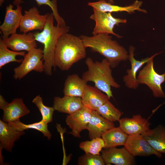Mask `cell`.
I'll return each mask as SVG.
<instances>
[{
  "label": "cell",
  "instance_id": "1",
  "mask_svg": "<svg viewBox=\"0 0 165 165\" xmlns=\"http://www.w3.org/2000/svg\"><path fill=\"white\" fill-rule=\"evenodd\" d=\"M68 33L60 37L54 53L55 67L63 71L68 70L86 56V48L80 37Z\"/></svg>",
  "mask_w": 165,
  "mask_h": 165
},
{
  "label": "cell",
  "instance_id": "2",
  "mask_svg": "<svg viewBox=\"0 0 165 165\" xmlns=\"http://www.w3.org/2000/svg\"><path fill=\"white\" fill-rule=\"evenodd\" d=\"M85 47L103 56L109 62L112 68L117 67L122 61L128 59L129 53L126 49L108 34H98L92 36H80Z\"/></svg>",
  "mask_w": 165,
  "mask_h": 165
},
{
  "label": "cell",
  "instance_id": "3",
  "mask_svg": "<svg viewBox=\"0 0 165 165\" xmlns=\"http://www.w3.org/2000/svg\"><path fill=\"white\" fill-rule=\"evenodd\" d=\"M54 18L52 13H49L43 29L40 32H37L34 34L35 40L44 45V72L49 76L52 74V68H55L54 53L58 40L61 35L68 33L70 28L66 25L63 26H55L53 24Z\"/></svg>",
  "mask_w": 165,
  "mask_h": 165
},
{
  "label": "cell",
  "instance_id": "4",
  "mask_svg": "<svg viewBox=\"0 0 165 165\" xmlns=\"http://www.w3.org/2000/svg\"><path fill=\"white\" fill-rule=\"evenodd\" d=\"M85 62L88 69L82 73V78L87 82H93L95 86L105 93L110 99L113 97L111 87L119 88L120 86L112 76V68L108 61L105 58L101 61L94 62L88 57Z\"/></svg>",
  "mask_w": 165,
  "mask_h": 165
},
{
  "label": "cell",
  "instance_id": "5",
  "mask_svg": "<svg viewBox=\"0 0 165 165\" xmlns=\"http://www.w3.org/2000/svg\"><path fill=\"white\" fill-rule=\"evenodd\" d=\"M154 58L146 63L145 65L138 73L137 79L139 84L146 85L152 91L155 98H165V93L162 84L165 81V72L160 74L155 70Z\"/></svg>",
  "mask_w": 165,
  "mask_h": 165
},
{
  "label": "cell",
  "instance_id": "6",
  "mask_svg": "<svg viewBox=\"0 0 165 165\" xmlns=\"http://www.w3.org/2000/svg\"><path fill=\"white\" fill-rule=\"evenodd\" d=\"M20 65L14 69L13 77L20 79L30 72L34 71L39 73L44 71L43 50L34 48L26 53Z\"/></svg>",
  "mask_w": 165,
  "mask_h": 165
},
{
  "label": "cell",
  "instance_id": "7",
  "mask_svg": "<svg viewBox=\"0 0 165 165\" xmlns=\"http://www.w3.org/2000/svg\"><path fill=\"white\" fill-rule=\"evenodd\" d=\"M94 13L90 17V19L95 22V25L92 33L93 35L98 34H112L118 38L122 37L115 33L113 28L115 25L119 26L121 23H127L126 19L114 17L110 13L104 12L93 9Z\"/></svg>",
  "mask_w": 165,
  "mask_h": 165
},
{
  "label": "cell",
  "instance_id": "8",
  "mask_svg": "<svg viewBox=\"0 0 165 165\" xmlns=\"http://www.w3.org/2000/svg\"><path fill=\"white\" fill-rule=\"evenodd\" d=\"M135 50V48L133 46L131 45L129 46L128 60L130 62L131 67L130 69H127L126 74L123 78V81L125 86L128 88L133 90L137 89L140 85L137 80V74L140 68L149 60L163 52L156 53L150 57H146L140 61L136 60L134 58Z\"/></svg>",
  "mask_w": 165,
  "mask_h": 165
},
{
  "label": "cell",
  "instance_id": "9",
  "mask_svg": "<svg viewBox=\"0 0 165 165\" xmlns=\"http://www.w3.org/2000/svg\"><path fill=\"white\" fill-rule=\"evenodd\" d=\"M93 110L88 107L83 106L74 113L68 115L66 119V123L72 130L68 133L75 137L80 138V133L82 130L86 129Z\"/></svg>",
  "mask_w": 165,
  "mask_h": 165
},
{
  "label": "cell",
  "instance_id": "10",
  "mask_svg": "<svg viewBox=\"0 0 165 165\" xmlns=\"http://www.w3.org/2000/svg\"><path fill=\"white\" fill-rule=\"evenodd\" d=\"M49 13L40 15L37 8L35 6L24 10L20 23V31L27 33L35 30L42 31L46 23Z\"/></svg>",
  "mask_w": 165,
  "mask_h": 165
},
{
  "label": "cell",
  "instance_id": "11",
  "mask_svg": "<svg viewBox=\"0 0 165 165\" xmlns=\"http://www.w3.org/2000/svg\"><path fill=\"white\" fill-rule=\"evenodd\" d=\"M124 147L133 156H147L154 155L158 158L162 153L153 148L141 134L129 135Z\"/></svg>",
  "mask_w": 165,
  "mask_h": 165
},
{
  "label": "cell",
  "instance_id": "12",
  "mask_svg": "<svg viewBox=\"0 0 165 165\" xmlns=\"http://www.w3.org/2000/svg\"><path fill=\"white\" fill-rule=\"evenodd\" d=\"M13 5L10 4L6 8L4 20L0 26V33L3 39L16 33L17 29L20 26L23 16L22 8L20 5L17 6L15 9H13Z\"/></svg>",
  "mask_w": 165,
  "mask_h": 165
},
{
  "label": "cell",
  "instance_id": "13",
  "mask_svg": "<svg viewBox=\"0 0 165 165\" xmlns=\"http://www.w3.org/2000/svg\"><path fill=\"white\" fill-rule=\"evenodd\" d=\"M105 164L116 165H133L135 163L134 157L124 147L104 148L101 151Z\"/></svg>",
  "mask_w": 165,
  "mask_h": 165
},
{
  "label": "cell",
  "instance_id": "14",
  "mask_svg": "<svg viewBox=\"0 0 165 165\" xmlns=\"http://www.w3.org/2000/svg\"><path fill=\"white\" fill-rule=\"evenodd\" d=\"M2 39L8 48L15 52L26 51L28 52L37 47L34 34L31 32L16 33L7 38Z\"/></svg>",
  "mask_w": 165,
  "mask_h": 165
},
{
  "label": "cell",
  "instance_id": "15",
  "mask_svg": "<svg viewBox=\"0 0 165 165\" xmlns=\"http://www.w3.org/2000/svg\"><path fill=\"white\" fill-rule=\"evenodd\" d=\"M119 127L127 135L141 134L150 129L151 123L148 119L143 118L140 114L134 115L131 118L119 119Z\"/></svg>",
  "mask_w": 165,
  "mask_h": 165
},
{
  "label": "cell",
  "instance_id": "16",
  "mask_svg": "<svg viewBox=\"0 0 165 165\" xmlns=\"http://www.w3.org/2000/svg\"><path fill=\"white\" fill-rule=\"evenodd\" d=\"M142 2L136 0L134 3L128 6H121L111 4L107 2L105 0H99L94 2H89L88 5L100 11L110 13L126 12L129 14L134 13L135 10L147 13V11L141 9Z\"/></svg>",
  "mask_w": 165,
  "mask_h": 165
},
{
  "label": "cell",
  "instance_id": "17",
  "mask_svg": "<svg viewBox=\"0 0 165 165\" xmlns=\"http://www.w3.org/2000/svg\"><path fill=\"white\" fill-rule=\"evenodd\" d=\"M2 110V120L8 123L19 120L30 112L22 98L14 99L11 102L8 103Z\"/></svg>",
  "mask_w": 165,
  "mask_h": 165
},
{
  "label": "cell",
  "instance_id": "18",
  "mask_svg": "<svg viewBox=\"0 0 165 165\" xmlns=\"http://www.w3.org/2000/svg\"><path fill=\"white\" fill-rule=\"evenodd\" d=\"M114 127L113 122L105 119L94 110L86 130L89 131V138L92 140L101 137L107 131Z\"/></svg>",
  "mask_w": 165,
  "mask_h": 165
},
{
  "label": "cell",
  "instance_id": "19",
  "mask_svg": "<svg viewBox=\"0 0 165 165\" xmlns=\"http://www.w3.org/2000/svg\"><path fill=\"white\" fill-rule=\"evenodd\" d=\"M83 106L80 97L64 95L62 97H55L54 98L53 107L55 110L60 112L71 114Z\"/></svg>",
  "mask_w": 165,
  "mask_h": 165
},
{
  "label": "cell",
  "instance_id": "20",
  "mask_svg": "<svg viewBox=\"0 0 165 165\" xmlns=\"http://www.w3.org/2000/svg\"><path fill=\"white\" fill-rule=\"evenodd\" d=\"M81 98L83 106L95 111L110 100L107 95L104 94L96 87L88 85Z\"/></svg>",
  "mask_w": 165,
  "mask_h": 165
},
{
  "label": "cell",
  "instance_id": "21",
  "mask_svg": "<svg viewBox=\"0 0 165 165\" xmlns=\"http://www.w3.org/2000/svg\"><path fill=\"white\" fill-rule=\"evenodd\" d=\"M25 134L24 131L14 130L8 123L0 120V145L6 151L12 152L15 142Z\"/></svg>",
  "mask_w": 165,
  "mask_h": 165
},
{
  "label": "cell",
  "instance_id": "22",
  "mask_svg": "<svg viewBox=\"0 0 165 165\" xmlns=\"http://www.w3.org/2000/svg\"><path fill=\"white\" fill-rule=\"evenodd\" d=\"M151 147L157 152L165 154V127L159 125L141 134Z\"/></svg>",
  "mask_w": 165,
  "mask_h": 165
},
{
  "label": "cell",
  "instance_id": "23",
  "mask_svg": "<svg viewBox=\"0 0 165 165\" xmlns=\"http://www.w3.org/2000/svg\"><path fill=\"white\" fill-rule=\"evenodd\" d=\"M87 83L77 74L69 75L64 82L63 93L64 95L82 98L87 85Z\"/></svg>",
  "mask_w": 165,
  "mask_h": 165
},
{
  "label": "cell",
  "instance_id": "24",
  "mask_svg": "<svg viewBox=\"0 0 165 165\" xmlns=\"http://www.w3.org/2000/svg\"><path fill=\"white\" fill-rule=\"evenodd\" d=\"M128 135L119 127H113L105 132L102 136L105 144L104 148L116 147L125 145Z\"/></svg>",
  "mask_w": 165,
  "mask_h": 165
},
{
  "label": "cell",
  "instance_id": "25",
  "mask_svg": "<svg viewBox=\"0 0 165 165\" xmlns=\"http://www.w3.org/2000/svg\"><path fill=\"white\" fill-rule=\"evenodd\" d=\"M8 123L14 130L17 131H23L25 130L31 129L41 132L49 140L52 137V134L48 128V124L42 119L39 122L30 124H25L20 120Z\"/></svg>",
  "mask_w": 165,
  "mask_h": 165
},
{
  "label": "cell",
  "instance_id": "26",
  "mask_svg": "<svg viewBox=\"0 0 165 165\" xmlns=\"http://www.w3.org/2000/svg\"><path fill=\"white\" fill-rule=\"evenodd\" d=\"M24 51L15 52L11 50L2 41V38L0 39V68L6 64L11 62H15L21 63L23 59H17V56L24 57L25 54Z\"/></svg>",
  "mask_w": 165,
  "mask_h": 165
},
{
  "label": "cell",
  "instance_id": "27",
  "mask_svg": "<svg viewBox=\"0 0 165 165\" xmlns=\"http://www.w3.org/2000/svg\"><path fill=\"white\" fill-rule=\"evenodd\" d=\"M96 111L105 119L113 122L119 121L123 114L109 101L100 106Z\"/></svg>",
  "mask_w": 165,
  "mask_h": 165
},
{
  "label": "cell",
  "instance_id": "28",
  "mask_svg": "<svg viewBox=\"0 0 165 165\" xmlns=\"http://www.w3.org/2000/svg\"><path fill=\"white\" fill-rule=\"evenodd\" d=\"M105 146L104 142L101 138H94L90 141L81 142L79 148L85 153H89L94 155H100V152Z\"/></svg>",
  "mask_w": 165,
  "mask_h": 165
},
{
  "label": "cell",
  "instance_id": "29",
  "mask_svg": "<svg viewBox=\"0 0 165 165\" xmlns=\"http://www.w3.org/2000/svg\"><path fill=\"white\" fill-rule=\"evenodd\" d=\"M38 6L42 5L48 6L52 11V13L57 22V25L62 26L66 25L63 19L60 16L57 8V0H35ZM24 3L22 0H14L13 4L16 6Z\"/></svg>",
  "mask_w": 165,
  "mask_h": 165
},
{
  "label": "cell",
  "instance_id": "30",
  "mask_svg": "<svg viewBox=\"0 0 165 165\" xmlns=\"http://www.w3.org/2000/svg\"><path fill=\"white\" fill-rule=\"evenodd\" d=\"M38 108L42 116V120L47 124L53 121V112L55 111L53 107L46 106L43 103L42 98L40 95L36 96L32 101Z\"/></svg>",
  "mask_w": 165,
  "mask_h": 165
},
{
  "label": "cell",
  "instance_id": "31",
  "mask_svg": "<svg viewBox=\"0 0 165 165\" xmlns=\"http://www.w3.org/2000/svg\"><path fill=\"white\" fill-rule=\"evenodd\" d=\"M79 165H104L105 164L101 156L89 153L79 157L78 159Z\"/></svg>",
  "mask_w": 165,
  "mask_h": 165
},
{
  "label": "cell",
  "instance_id": "32",
  "mask_svg": "<svg viewBox=\"0 0 165 165\" xmlns=\"http://www.w3.org/2000/svg\"><path fill=\"white\" fill-rule=\"evenodd\" d=\"M8 102L6 101L4 97L1 95H0V108H2L7 105Z\"/></svg>",
  "mask_w": 165,
  "mask_h": 165
},
{
  "label": "cell",
  "instance_id": "33",
  "mask_svg": "<svg viewBox=\"0 0 165 165\" xmlns=\"http://www.w3.org/2000/svg\"><path fill=\"white\" fill-rule=\"evenodd\" d=\"M165 103V101H164L163 103L159 105L155 109H153L152 111V114L150 116H151L161 106L164 105Z\"/></svg>",
  "mask_w": 165,
  "mask_h": 165
},
{
  "label": "cell",
  "instance_id": "34",
  "mask_svg": "<svg viewBox=\"0 0 165 165\" xmlns=\"http://www.w3.org/2000/svg\"><path fill=\"white\" fill-rule=\"evenodd\" d=\"M108 2L111 4H114V0H108Z\"/></svg>",
  "mask_w": 165,
  "mask_h": 165
},
{
  "label": "cell",
  "instance_id": "35",
  "mask_svg": "<svg viewBox=\"0 0 165 165\" xmlns=\"http://www.w3.org/2000/svg\"><path fill=\"white\" fill-rule=\"evenodd\" d=\"M5 0H0V6H2Z\"/></svg>",
  "mask_w": 165,
  "mask_h": 165
},
{
  "label": "cell",
  "instance_id": "36",
  "mask_svg": "<svg viewBox=\"0 0 165 165\" xmlns=\"http://www.w3.org/2000/svg\"><path fill=\"white\" fill-rule=\"evenodd\" d=\"M164 49L165 50V46L164 47Z\"/></svg>",
  "mask_w": 165,
  "mask_h": 165
}]
</instances>
